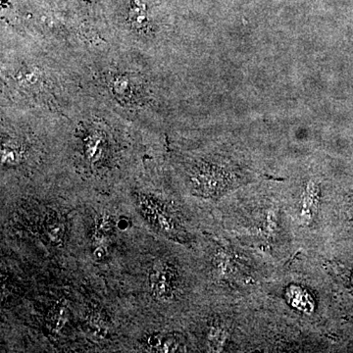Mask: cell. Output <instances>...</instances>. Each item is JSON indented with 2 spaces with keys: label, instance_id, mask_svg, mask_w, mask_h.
<instances>
[{
  "label": "cell",
  "instance_id": "obj_2",
  "mask_svg": "<svg viewBox=\"0 0 353 353\" xmlns=\"http://www.w3.org/2000/svg\"><path fill=\"white\" fill-rule=\"evenodd\" d=\"M67 321V309L60 307L57 309V313L53 315V327L54 329L60 330L64 326Z\"/></svg>",
  "mask_w": 353,
  "mask_h": 353
},
{
  "label": "cell",
  "instance_id": "obj_1",
  "mask_svg": "<svg viewBox=\"0 0 353 353\" xmlns=\"http://www.w3.org/2000/svg\"><path fill=\"white\" fill-rule=\"evenodd\" d=\"M46 234L51 243L58 245L62 241L64 234V226L59 220L51 219L46 225Z\"/></svg>",
  "mask_w": 353,
  "mask_h": 353
}]
</instances>
